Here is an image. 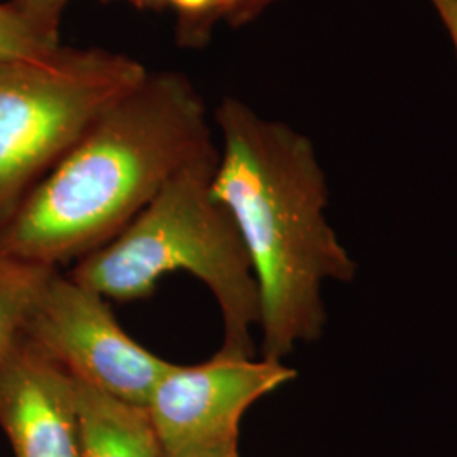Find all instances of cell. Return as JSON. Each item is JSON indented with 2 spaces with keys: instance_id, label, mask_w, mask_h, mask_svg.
Here are the masks:
<instances>
[{
  "instance_id": "cell-1",
  "label": "cell",
  "mask_w": 457,
  "mask_h": 457,
  "mask_svg": "<svg viewBox=\"0 0 457 457\" xmlns=\"http://www.w3.org/2000/svg\"><path fill=\"white\" fill-rule=\"evenodd\" d=\"M222 151L212 190L232 215L260 292L262 358L283 362L326 328L322 287L356 277L327 222L326 175L311 139L237 98L215 111Z\"/></svg>"
},
{
  "instance_id": "cell-2",
  "label": "cell",
  "mask_w": 457,
  "mask_h": 457,
  "mask_svg": "<svg viewBox=\"0 0 457 457\" xmlns=\"http://www.w3.org/2000/svg\"><path fill=\"white\" fill-rule=\"evenodd\" d=\"M213 146L204 100L177 71H147L104 111L24 198L0 245L60 268L111 243Z\"/></svg>"
},
{
  "instance_id": "cell-3",
  "label": "cell",
  "mask_w": 457,
  "mask_h": 457,
  "mask_svg": "<svg viewBox=\"0 0 457 457\" xmlns=\"http://www.w3.org/2000/svg\"><path fill=\"white\" fill-rule=\"evenodd\" d=\"M217 162L213 145L185 164L119 236L80 258L70 277L107 300L134 302L153 294L166 275L187 271L219 305L220 351L254 356L260 292L239 228L213 195Z\"/></svg>"
},
{
  "instance_id": "cell-4",
  "label": "cell",
  "mask_w": 457,
  "mask_h": 457,
  "mask_svg": "<svg viewBox=\"0 0 457 457\" xmlns=\"http://www.w3.org/2000/svg\"><path fill=\"white\" fill-rule=\"evenodd\" d=\"M146 73L128 54L62 45L0 60V232L98 115Z\"/></svg>"
},
{
  "instance_id": "cell-5",
  "label": "cell",
  "mask_w": 457,
  "mask_h": 457,
  "mask_svg": "<svg viewBox=\"0 0 457 457\" xmlns=\"http://www.w3.org/2000/svg\"><path fill=\"white\" fill-rule=\"evenodd\" d=\"M24 339L73 379L145 409L173 366L122 330L107 298L60 270L39 295Z\"/></svg>"
},
{
  "instance_id": "cell-6",
  "label": "cell",
  "mask_w": 457,
  "mask_h": 457,
  "mask_svg": "<svg viewBox=\"0 0 457 457\" xmlns=\"http://www.w3.org/2000/svg\"><path fill=\"white\" fill-rule=\"evenodd\" d=\"M295 378L283 362L222 351L205 362L173 364L146 407L164 456L239 437L245 410Z\"/></svg>"
},
{
  "instance_id": "cell-7",
  "label": "cell",
  "mask_w": 457,
  "mask_h": 457,
  "mask_svg": "<svg viewBox=\"0 0 457 457\" xmlns=\"http://www.w3.org/2000/svg\"><path fill=\"white\" fill-rule=\"evenodd\" d=\"M0 427L16 457H82L75 381L26 339L0 366Z\"/></svg>"
},
{
  "instance_id": "cell-8",
  "label": "cell",
  "mask_w": 457,
  "mask_h": 457,
  "mask_svg": "<svg viewBox=\"0 0 457 457\" xmlns=\"http://www.w3.org/2000/svg\"><path fill=\"white\" fill-rule=\"evenodd\" d=\"M75 381L82 457H163L145 407Z\"/></svg>"
},
{
  "instance_id": "cell-9",
  "label": "cell",
  "mask_w": 457,
  "mask_h": 457,
  "mask_svg": "<svg viewBox=\"0 0 457 457\" xmlns=\"http://www.w3.org/2000/svg\"><path fill=\"white\" fill-rule=\"evenodd\" d=\"M56 270L22 260L0 245V366L24 341L34 305Z\"/></svg>"
},
{
  "instance_id": "cell-10",
  "label": "cell",
  "mask_w": 457,
  "mask_h": 457,
  "mask_svg": "<svg viewBox=\"0 0 457 457\" xmlns=\"http://www.w3.org/2000/svg\"><path fill=\"white\" fill-rule=\"evenodd\" d=\"M139 9L175 12L179 37L185 45H200L209 39L215 22L228 21L226 0H126Z\"/></svg>"
},
{
  "instance_id": "cell-11",
  "label": "cell",
  "mask_w": 457,
  "mask_h": 457,
  "mask_svg": "<svg viewBox=\"0 0 457 457\" xmlns=\"http://www.w3.org/2000/svg\"><path fill=\"white\" fill-rule=\"evenodd\" d=\"M60 45H51L34 33L17 14L11 0L0 2V60L37 56L58 48Z\"/></svg>"
},
{
  "instance_id": "cell-12",
  "label": "cell",
  "mask_w": 457,
  "mask_h": 457,
  "mask_svg": "<svg viewBox=\"0 0 457 457\" xmlns=\"http://www.w3.org/2000/svg\"><path fill=\"white\" fill-rule=\"evenodd\" d=\"M70 0H11L17 14L51 45H60V24Z\"/></svg>"
},
{
  "instance_id": "cell-13",
  "label": "cell",
  "mask_w": 457,
  "mask_h": 457,
  "mask_svg": "<svg viewBox=\"0 0 457 457\" xmlns=\"http://www.w3.org/2000/svg\"><path fill=\"white\" fill-rule=\"evenodd\" d=\"M228 2V22L232 26H243L277 0H226Z\"/></svg>"
},
{
  "instance_id": "cell-14",
  "label": "cell",
  "mask_w": 457,
  "mask_h": 457,
  "mask_svg": "<svg viewBox=\"0 0 457 457\" xmlns=\"http://www.w3.org/2000/svg\"><path fill=\"white\" fill-rule=\"evenodd\" d=\"M237 439L230 437L224 441L211 442L204 445H195L190 449H185L175 454H166L163 457H239L237 454Z\"/></svg>"
},
{
  "instance_id": "cell-15",
  "label": "cell",
  "mask_w": 457,
  "mask_h": 457,
  "mask_svg": "<svg viewBox=\"0 0 457 457\" xmlns=\"http://www.w3.org/2000/svg\"><path fill=\"white\" fill-rule=\"evenodd\" d=\"M453 37L457 51V0H430Z\"/></svg>"
}]
</instances>
